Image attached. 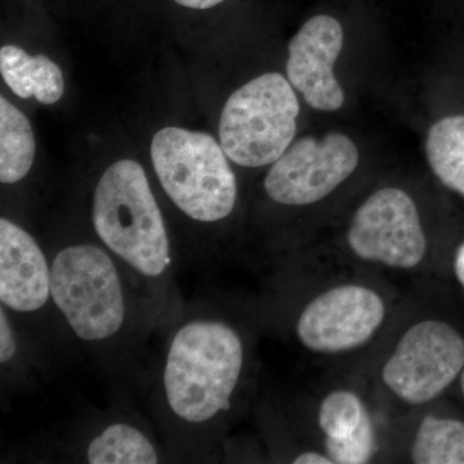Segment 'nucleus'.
<instances>
[{
  "instance_id": "1",
  "label": "nucleus",
  "mask_w": 464,
  "mask_h": 464,
  "mask_svg": "<svg viewBox=\"0 0 464 464\" xmlns=\"http://www.w3.org/2000/svg\"><path fill=\"white\" fill-rule=\"evenodd\" d=\"M246 369V344L234 324L195 315L170 335L161 366V393L174 422L200 432L231 411Z\"/></svg>"
},
{
  "instance_id": "2",
  "label": "nucleus",
  "mask_w": 464,
  "mask_h": 464,
  "mask_svg": "<svg viewBox=\"0 0 464 464\" xmlns=\"http://www.w3.org/2000/svg\"><path fill=\"white\" fill-rule=\"evenodd\" d=\"M92 222L102 246L141 282L160 283L172 273L169 234L141 164L123 159L106 168L94 188Z\"/></svg>"
},
{
  "instance_id": "3",
  "label": "nucleus",
  "mask_w": 464,
  "mask_h": 464,
  "mask_svg": "<svg viewBox=\"0 0 464 464\" xmlns=\"http://www.w3.org/2000/svg\"><path fill=\"white\" fill-rule=\"evenodd\" d=\"M123 271L97 244H70L54 253L52 304L78 340L106 346L130 329L133 306Z\"/></svg>"
},
{
  "instance_id": "4",
  "label": "nucleus",
  "mask_w": 464,
  "mask_h": 464,
  "mask_svg": "<svg viewBox=\"0 0 464 464\" xmlns=\"http://www.w3.org/2000/svg\"><path fill=\"white\" fill-rule=\"evenodd\" d=\"M151 161L167 197L192 221L216 224L234 212L237 177L210 134L163 128L152 139Z\"/></svg>"
},
{
  "instance_id": "5",
  "label": "nucleus",
  "mask_w": 464,
  "mask_h": 464,
  "mask_svg": "<svg viewBox=\"0 0 464 464\" xmlns=\"http://www.w3.org/2000/svg\"><path fill=\"white\" fill-rule=\"evenodd\" d=\"M299 102L282 74L268 72L244 84L228 97L219 119V141L237 166L273 164L292 145Z\"/></svg>"
},
{
  "instance_id": "6",
  "label": "nucleus",
  "mask_w": 464,
  "mask_h": 464,
  "mask_svg": "<svg viewBox=\"0 0 464 464\" xmlns=\"http://www.w3.org/2000/svg\"><path fill=\"white\" fill-rule=\"evenodd\" d=\"M464 369V337L451 324L427 319L401 335L382 368L384 387L406 405L440 398Z\"/></svg>"
},
{
  "instance_id": "7",
  "label": "nucleus",
  "mask_w": 464,
  "mask_h": 464,
  "mask_svg": "<svg viewBox=\"0 0 464 464\" xmlns=\"http://www.w3.org/2000/svg\"><path fill=\"white\" fill-rule=\"evenodd\" d=\"M347 246L360 261L413 270L427 255L418 208L408 192L386 188L359 207L347 230Z\"/></svg>"
},
{
  "instance_id": "8",
  "label": "nucleus",
  "mask_w": 464,
  "mask_h": 464,
  "mask_svg": "<svg viewBox=\"0 0 464 464\" xmlns=\"http://www.w3.org/2000/svg\"><path fill=\"white\" fill-rule=\"evenodd\" d=\"M386 316V301L377 290L343 284L320 293L302 308L295 334L311 353L340 355L365 346Z\"/></svg>"
},
{
  "instance_id": "9",
  "label": "nucleus",
  "mask_w": 464,
  "mask_h": 464,
  "mask_svg": "<svg viewBox=\"0 0 464 464\" xmlns=\"http://www.w3.org/2000/svg\"><path fill=\"white\" fill-rule=\"evenodd\" d=\"M359 166V150L346 134L304 137L274 161L264 182L275 203L304 207L325 199Z\"/></svg>"
},
{
  "instance_id": "10",
  "label": "nucleus",
  "mask_w": 464,
  "mask_h": 464,
  "mask_svg": "<svg viewBox=\"0 0 464 464\" xmlns=\"http://www.w3.org/2000/svg\"><path fill=\"white\" fill-rule=\"evenodd\" d=\"M342 45L341 24L326 14L306 21L289 43L286 74L311 108L335 111L343 105V90L333 72Z\"/></svg>"
},
{
  "instance_id": "11",
  "label": "nucleus",
  "mask_w": 464,
  "mask_h": 464,
  "mask_svg": "<svg viewBox=\"0 0 464 464\" xmlns=\"http://www.w3.org/2000/svg\"><path fill=\"white\" fill-rule=\"evenodd\" d=\"M0 304L14 315H35L52 304L51 259L16 222L0 219Z\"/></svg>"
},
{
  "instance_id": "12",
  "label": "nucleus",
  "mask_w": 464,
  "mask_h": 464,
  "mask_svg": "<svg viewBox=\"0 0 464 464\" xmlns=\"http://www.w3.org/2000/svg\"><path fill=\"white\" fill-rule=\"evenodd\" d=\"M0 72L14 94L21 99L35 97L44 105H52L63 97L65 81L60 67L44 54L30 56L16 45L0 50Z\"/></svg>"
},
{
  "instance_id": "13",
  "label": "nucleus",
  "mask_w": 464,
  "mask_h": 464,
  "mask_svg": "<svg viewBox=\"0 0 464 464\" xmlns=\"http://www.w3.org/2000/svg\"><path fill=\"white\" fill-rule=\"evenodd\" d=\"M90 464H154L161 460L159 449L136 424L118 420L92 436L82 453Z\"/></svg>"
},
{
  "instance_id": "14",
  "label": "nucleus",
  "mask_w": 464,
  "mask_h": 464,
  "mask_svg": "<svg viewBox=\"0 0 464 464\" xmlns=\"http://www.w3.org/2000/svg\"><path fill=\"white\" fill-rule=\"evenodd\" d=\"M35 136L29 119L5 97L0 99V181L14 185L29 174L35 159Z\"/></svg>"
},
{
  "instance_id": "15",
  "label": "nucleus",
  "mask_w": 464,
  "mask_h": 464,
  "mask_svg": "<svg viewBox=\"0 0 464 464\" xmlns=\"http://www.w3.org/2000/svg\"><path fill=\"white\" fill-rule=\"evenodd\" d=\"M426 154L440 182L464 197V115L447 116L432 125Z\"/></svg>"
},
{
  "instance_id": "16",
  "label": "nucleus",
  "mask_w": 464,
  "mask_h": 464,
  "mask_svg": "<svg viewBox=\"0 0 464 464\" xmlns=\"http://www.w3.org/2000/svg\"><path fill=\"white\" fill-rule=\"evenodd\" d=\"M411 459L417 464H464V422L424 417L415 432Z\"/></svg>"
},
{
  "instance_id": "17",
  "label": "nucleus",
  "mask_w": 464,
  "mask_h": 464,
  "mask_svg": "<svg viewBox=\"0 0 464 464\" xmlns=\"http://www.w3.org/2000/svg\"><path fill=\"white\" fill-rule=\"evenodd\" d=\"M368 415V409L357 393L335 390L320 402L317 424L324 438L343 439L353 435Z\"/></svg>"
},
{
  "instance_id": "18",
  "label": "nucleus",
  "mask_w": 464,
  "mask_h": 464,
  "mask_svg": "<svg viewBox=\"0 0 464 464\" xmlns=\"http://www.w3.org/2000/svg\"><path fill=\"white\" fill-rule=\"evenodd\" d=\"M325 453L333 464H365L377 451V433L371 415L353 435L343 439L324 438Z\"/></svg>"
},
{
  "instance_id": "19",
  "label": "nucleus",
  "mask_w": 464,
  "mask_h": 464,
  "mask_svg": "<svg viewBox=\"0 0 464 464\" xmlns=\"http://www.w3.org/2000/svg\"><path fill=\"white\" fill-rule=\"evenodd\" d=\"M20 351V337L11 313L5 306H0V364L3 371L14 368Z\"/></svg>"
},
{
  "instance_id": "20",
  "label": "nucleus",
  "mask_w": 464,
  "mask_h": 464,
  "mask_svg": "<svg viewBox=\"0 0 464 464\" xmlns=\"http://www.w3.org/2000/svg\"><path fill=\"white\" fill-rule=\"evenodd\" d=\"M292 462L295 464H333L328 454H323L315 450L304 451V453L293 458Z\"/></svg>"
},
{
  "instance_id": "21",
  "label": "nucleus",
  "mask_w": 464,
  "mask_h": 464,
  "mask_svg": "<svg viewBox=\"0 0 464 464\" xmlns=\"http://www.w3.org/2000/svg\"><path fill=\"white\" fill-rule=\"evenodd\" d=\"M173 2L192 11H207L222 5L226 0H173Z\"/></svg>"
},
{
  "instance_id": "22",
  "label": "nucleus",
  "mask_w": 464,
  "mask_h": 464,
  "mask_svg": "<svg viewBox=\"0 0 464 464\" xmlns=\"http://www.w3.org/2000/svg\"><path fill=\"white\" fill-rule=\"evenodd\" d=\"M454 273L458 282L464 288V243L460 244L459 248L457 249L456 257H454Z\"/></svg>"
},
{
  "instance_id": "23",
  "label": "nucleus",
  "mask_w": 464,
  "mask_h": 464,
  "mask_svg": "<svg viewBox=\"0 0 464 464\" xmlns=\"http://www.w3.org/2000/svg\"><path fill=\"white\" fill-rule=\"evenodd\" d=\"M459 378H460V391H462V395L464 398V369H463L462 374H460Z\"/></svg>"
}]
</instances>
